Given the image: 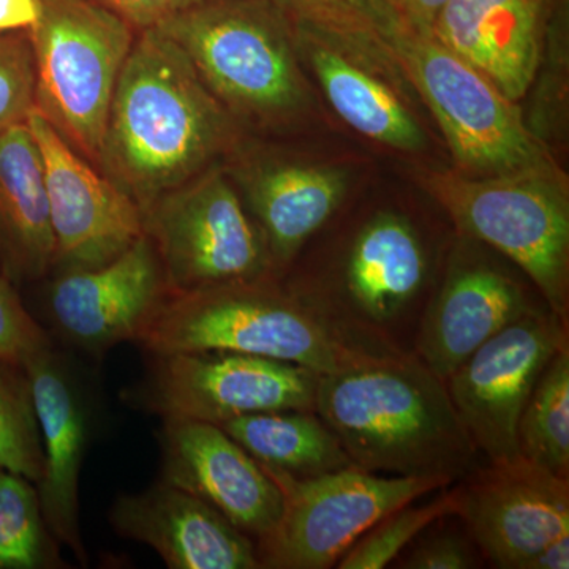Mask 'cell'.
<instances>
[{"label":"cell","mask_w":569,"mask_h":569,"mask_svg":"<svg viewBox=\"0 0 569 569\" xmlns=\"http://www.w3.org/2000/svg\"><path fill=\"white\" fill-rule=\"evenodd\" d=\"M568 346V325L533 309L486 340L445 380L468 437L489 462L519 458L518 425L542 370Z\"/></svg>","instance_id":"11"},{"label":"cell","mask_w":569,"mask_h":569,"mask_svg":"<svg viewBox=\"0 0 569 569\" xmlns=\"http://www.w3.org/2000/svg\"><path fill=\"white\" fill-rule=\"evenodd\" d=\"M426 187L460 233L518 266L568 325L569 197L556 163L497 176L432 173Z\"/></svg>","instance_id":"5"},{"label":"cell","mask_w":569,"mask_h":569,"mask_svg":"<svg viewBox=\"0 0 569 569\" xmlns=\"http://www.w3.org/2000/svg\"><path fill=\"white\" fill-rule=\"evenodd\" d=\"M219 427L258 463L291 478H316L353 466L339 438L312 410L246 415Z\"/></svg>","instance_id":"24"},{"label":"cell","mask_w":569,"mask_h":569,"mask_svg":"<svg viewBox=\"0 0 569 569\" xmlns=\"http://www.w3.org/2000/svg\"><path fill=\"white\" fill-rule=\"evenodd\" d=\"M290 24H312L358 33L380 41L389 51L408 29L396 0H271Z\"/></svg>","instance_id":"28"},{"label":"cell","mask_w":569,"mask_h":569,"mask_svg":"<svg viewBox=\"0 0 569 569\" xmlns=\"http://www.w3.org/2000/svg\"><path fill=\"white\" fill-rule=\"evenodd\" d=\"M134 342L152 356L231 351L290 362L318 376L402 353L343 328L271 279L167 293Z\"/></svg>","instance_id":"3"},{"label":"cell","mask_w":569,"mask_h":569,"mask_svg":"<svg viewBox=\"0 0 569 569\" xmlns=\"http://www.w3.org/2000/svg\"><path fill=\"white\" fill-rule=\"evenodd\" d=\"M50 537L31 481L0 468V569L54 567Z\"/></svg>","instance_id":"26"},{"label":"cell","mask_w":569,"mask_h":569,"mask_svg":"<svg viewBox=\"0 0 569 569\" xmlns=\"http://www.w3.org/2000/svg\"><path fill=\"white\" fill-rule=\"evenodd\" d=\"M458 529L422 531L418 545L408 550L400 568L406 569H471L479 568L482 556L477 542Z\"/></svg>","instance_id":"32"},{"label":"cell","mask_w":569,"mask_h":569,"mask_svg":"<svg viewBox=\"0 0 569 569\" xmlns=\"http://www.w3.org/2000/svg\"><path fill=\"white\" fill-rule=\"evenodd\" d=\"M43 447L39 482L41 516L56 541L86 563L80 531V471L86 448V415L77 389L51 348L24 362Z\"/></svg>","instance_id":"21"},{"label":"cell","mask_w":569,"mask_h":569,"mask_svg":"<svg viewBox=\"0 0 569 569\" xmlns=\"http://www.w3.org/2000/svg\"><path fill=\"white\" fill-rule=\"evenodd\" d=\"M263 468L279 486L283 507L274 530L254 545L261 568H332L392 511L452 485L443 478L391 477L355 466L306 479Z\"/></svg>","instance_id":"9"},{"label":"cell","mask_w":569,"mask_h":569,"mask_svg":"<svg viewBox=\"0 0 569 569\" xmlns=\"http://www.w3.org/2000/svg\"><path fill=\"white\" fill-rule=\"evenodd\" d=\"M129 22L137 32L157 28L200 0H93Z\"/></svg>","instance_id":"33"},{"label":"cell","mask_w":569,"mask_h":569,"mask_svg":"<svg viewBox=\"0 0 569 569\" xmlns=\"http://www.w3.org/2000/svg\"><path fill=\"white\" fill-rule=\"evenodd\" d=\"M36 108V63L29 31L0 32V133Z\"/></svg>","instance_id":"30"},{"label":"cell","mask_w":569,"mask_h":569,"mask_svg":"<svg viewBox=\"0 0 569 569\" xmlns=\"http://www.w3.org/2000/svg\"><path fill=\"white\" fill-rule=\"evenodd\" d=\"M234 119L159 29L137 33L112 93L99 170L144 212L217 164Z\"/></svg>","instance_id":"1"},{"label":"cell","mask_w":569,"mask_h":569,"mask_svg":"<svg viewBox=\"0 0 569 569\" xmlns=\"http://www.w3.org/2000/svg\"><path fill=\"white\" fill-rule=\"evenodd\" d=\"M318 373L231 351L153 355L138 402L163 419L222 425L246 415L312 410Z\"/></svg>","instance_id":"10"},{"label":"cell","mask_w":569,"mask_h":569,"mask_svg":"<svg viewBox=\"0 0 569 569\" xmlns=\"http://www.w3.org/2000/svg\"><path fill=\"white\" fill-rule=\"evenodd\" d=\"M116 533L156 550L170 569H257V546L200 498L160 481L121 496L110 509Z\"/></svg>","instance_id":"19"},{"label":"cell","mask_w":569,"mask_h":569,"mask_svg":"<svg viewBox=\"0 0 569 569\" xmlns=\"http://www.w3.org/2000/svg\"><path fill=\"white\" fill-rule=\"evenodd\" d=\"M452 496L456 518L493 567L526 569L546 546L569 535V479L522 456L475 468Z\"/></svg>","instance_id":"12"},{"label":"cell","mask_w":569,"mask_h":569,"mask_svg":"<svg viewBox=\"0 0 569 569\" xmlns=\"http://www.w3.org/2000/svg\"><path fill=\"white\" fill-rule=\"evenodd\" d=\"M523 459L569 479V350L557 351L542 370L518 425Z\"/></svg>","instance_id":"25"},{"label":"cell","mask_w":569,"mask_h":569,"mask_svg":"<svg viewBox=\"0 0 569 569\" xmlns=\"http://www.w3.org/2000/svg\"><path fill=\"white\" fill-rule=\"evenodd\" d=\"M0 468L39 485L43 447L24 366L0 359Z\"/></svg>","instance_id":"27"},{"label":"cell","mask_w":569,"mask_h":569,"mask_svg":"<svg viewBox=\"0 0 569 569\" xmlns=\"http://www.w3.org/2000/svg\"><path fill=\"white\" fill-rule=\"evenodd\" d=\"M392 58L432 111L462 173L508 174L553 163L518 104L433 37L408 32Z\"/></svg>","instance_id":"8"},{"label":"cell","mask_w":569,"mask_h":569,"mask_svg":"<svg viewBox=\"0 0 569 569\" xmlns=\"http://www.w3.org/2000/svg\"><path fill=\"white\" fill-rule=\"evenodd\" d=\"M569 535L560 537L535 556L526 569H568Z\"/></svg>","instance_id":"36"},{"label":"cell","mask_w":569,"mask_h":569,"mask_svg":"<svg viewBox=\"0 0 569 569\" xmlns=\"http://www.w3.org/2000/svg\"><path fill=\"white\" fill-rule=\"evenodd\" d=\"M455 508L452 489L441 492L427 503L415 505V501H411L403 505L362 535L339 560L337 568H387L422 531L427 530V527L445 516H455Z\"/></svg>","instance_id":"29"},{"label":"cell","mask_w":569,"mask_h":569,"mask_svg":"<svg viewBox=\"0 0 569 569\" xmlns=\"http://www.w3.org/2000/svg\"><path fill=\"white\" fill-rule=\"evenodd\" d=\"M296 52L336 114L369 140L421 152L427 137L392 77L391 51L370 37L312 24H290Z\"/></svg>","instance_id":"14"},{"label":"cell","mask_w":569,"mask_h":569,"mask_svg":"<svg viewBox=\"0 0 569 569\" xmlns=\"http://www.w3.org/2000/svg\"><path fill=\"white\" fill-rule=\"evenodd\" d=\"M56 241L43 160L28 123L0 133V266L11 282L54 268Z\"/></svg>","instance_id":"23"},{"label":"cell","mask_w":569,"mask_h":569,"mask_svg":"<svg viewBox=\"0 0 569 569\" xmlns=\"http://www.w3.org/2000/svg\"><path fill=\"white\" fill-rule=\"evenodd\" d=\"M39 13V0H0V32L29 31Z\"/></svg>","instance_id":"35"},{"label":"cell","mask_w":569,"mask_h":569,"mask_svg":"<svg viewBox=\"0 0 569 569\" xmlns=\"http://www.w3.org/2000/svg\"><path fill=\"white\" fill-rule=\"evenodd\" d=\"M39 3L29 29L36 110L97 167L112 93L138 32L93 0Z\"/></svg>","instance_id":"6"},{"label":"cell","mask_w":569,"mask_h":569,"mask_svg":"<svg viewBox=\"0 0 569 569\" xmlns=\"http://www.w3.org/2000/svg\"><path fill=\"white\" fill-rule=\"evenodd\" d=\"M168 293H192L271 279L261 228L219 164L164 193L142 212Z\"/></svg>","instance_id":"7"},{"label":"cell","mask_w":569,"mask_h":569,"mask_svg":"<svg viewBox=\"0 0 569 569\" xmlns=\"http://www.w3.org/2000/svg\"><path fill=\"white\" fill-rule=\"evenodd\" d=\"M533 309L515 277L459 246L419 321L415 355L445 381L486 340Z\"/></svg>","instance_id":"18"},{"label":"cell","mask_w":569,"mask_h":569,"mask_svg":"<svg viewBox=\"0 0 569 569\" xmlns=\"http://www.w3.org/2000/svg\"><path fill=\"white\" fill-rule=\"evenodd\" d=\"M26 123L43 160L54 268H97L126 252L144 234L140 206L63 140L36 108Z\"/></svg>","instance_id":"13"},{"label":"cell","mask_w":569,"mask_h":569,"mask_svg":"<svg viewBox=\"0 0 569 569\" xmlns=\"http://www.w3.org/2000/svg\"><path fill=\"white\" fill-rule=\"evenodd\" d=\"M313 411L362 470L455 482L477 468L447 385L415 353L320 376Z\"/></svg>","instance_id":"2"},{"label":"cell","mask_w":569,"mask_h":569,"mask_svg":"<svg viewBox=\"0 0 569 569\" xmlns=\"http://www.w3.org/2000/svg\"><path fill=\"white\" fill-rule=\"evenodd\" d=\"M448 0H396L397 10L408 31L418 37H432L438 14Z\"/></svg>","instance_id":"34"},{"label":"cell","mask_w":569,"mask_h":569,"mask_svg":"<svg viewBox=\"0 0 569 569\" xmlns=\"http://www.w3.org/2000/svg\"><path fill=\"white\" fill-rule=\"evenodd\" d=\"M429 269L425 241L411 220L397 212L377 213L348 249L342 305L332 310V320L400 350L397 332L425 291Z\"/></svg>","instance_id":"15"},{"label":"cell","mask_w":569,"mask_h":569,"mask_svg":"<svg viewBox=\"0 0 569 569\" xmlns=\"http://www.w3.org/2000/svg\"><path fill=\"white\" fill-rule=\"evenodd\" d=\"M162 481L200 498L247 537H268L282 515L283 497L261 463L219 426L163 419Z\"/></svg>","instance_id":"16"},{"label":"cell","mask_w":569,"mask_h":569,"mask_svg":"<svg viewBox=\"0 0 569 569\" xmlns=\"http://www.w3.org/2000/svg\"><path fill=\"white\" fill-rule=\"evenodd\" d=\"M168 293L159 254L142 234L126 252L91 269L61 271L50 310L59 331L86 350H108L137 339Z\"/></svg>","instance_id":"17"},{"label":"cell","mask_w":569,"mask_h":569,"mask_svg":"<svg viewBox=\"0 0 569 569\" xmlns=\"http://www.w3.org/2000/svg\"><path fill=\"white\" fill-rule=\"evenodd\" d=\"M234 179L263 231L276 269L290 263L335 216L350 186L342 168L280 159L242 163Z\"/></svg>","instance_id":"22"},{"label":"cell","mask_w":569,"mask_h":569,"mask_svg":"<svg viewBox=\"0 0 569 569\" xmlns=\"http://www.w3.org/2000/svg\"><path fill=\"white\" fill-rule=\"evenodd\" d=\"M546 0H448L432 37L518 102L541 58Z\"/></svg>","instance_id":"20"},{"label":"cell","mask_w":569,"mask_h":569,"mask_svg":"<svg viewBox=\"0 0 569 569\" xmlns=\"http://www.w3.org/2000/svg\"><path fill=\"white\" fill-rule=\"evenodd\" d=\"M228 114L284 126L312 107L287 18L271 0H200L157 26Z\"/></svg>","instance_id":"4"},{"label":"cell","mask_w":569,"mask_h":569,"mask_svg":"<svg viewBox=\"0 0 569 569\" xmlns=\"http://www.w3.org/2000/svg\"><path fill=\"white\" fill-rule=\"evenodd\" d=\"M48 348L51 343L47 332L26 310L13 282L0 274V359L24 366Z\"/></svg>","instance_id":"31"}]
</instances>
